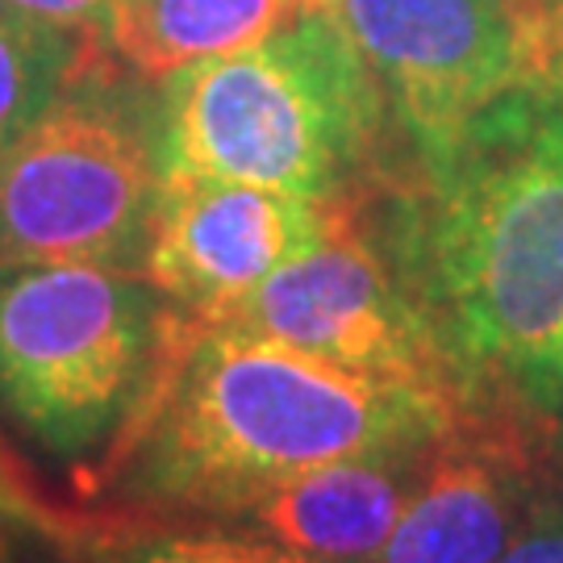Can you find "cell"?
Returning a JSON list of instances; mask_svg holds the SVG:
<instances>
[{"label": "cell", "instance_id": "6da1fadb", "mask_svg": "<svg viewBox=\"0 0 563 563\" xmlns=\"http://www.w3.org/2000/svg\"><path fill=\"white\" fill-rule=\"evenodd\" d=\"M422 176L405 267L463 401L563 422V80L505 92Z\"/></svg>", "mask_w": 563, "mask_h": 563}, {"label": "cell", "instance_id": "7a4b0ae2", "mask_svg": "<svg viewBox=\"0 0 563 563\" xmlns=\"http://www.w3.org/2000/svg\"><path fill=\"white\" fill-rule=\"evenodd\" d=\"M463 409L430 384L351 372L188 318L104 497L142 514L218 522L309 467L426 451Z\"/></svg>", "mask_w": 563, "mask_h": 563}, {"label": "cell", "instance_id": "3957f363", "mask_svg": "<svg viewBox=\"0 0 563 563\" xmlns=\"http://www.w3.org/2000/svg\"><path fill=\"white\" fill-rule=\"evenodd\" d=\"M184 322L188 313L142 272L0 267V418L80 497H104L159 397Z\"/></svg>", "mask_w": 563, "mask_h": 563}, {"label": "cell", "instance_id": "277c9868", "mask_svg": "<svg viewBox=\"0 0 563 563\" xmlns=\"http://www.w3.org/2000/svg\"><path fill=\"white\" fill-rule=\"evenodd\" d=\"M384 88L334 9L313 0L263 42L159 80L163 172L339 201L367 167Z\"/></svg>", "mask_w": 563, "mask_h": 563}, {"label": "cell", "instance_id": "5b68a950", "mask_svg": "<svg viewBox=\"0 0 563 563\" xmlns=\"http://www.w3.org/2000/svg\"><path fill=\"white\" fill-rule=\"evenodd\" d=\"M159 192L155 101H139L97 59L0 163V267L142 272Z\"/></svg>", "mask_w": 563, "mask_h": 563}, {"label": "cell", "instance_id": "8992f818", "mask_svg": "<svg viewBox=\"0 0 563 563\" xmlns=\"http://www.w3.org/2000/svg\"><path fill=\"white\" fill-rule=\"evenodd\" d=\"M360 46L418 163L505 92L563 80V0H325Z\"/></svg>", "mask_w": 563, "mask_h": 563}, {"label": "cell", "instance_id": "52a82bcc", "mask_svg": "<svg viewBox=\"0 0 563 563\" xmlns=\"http://www.w3.org/2000/svg\"><path fill=\"white\" fill-rule=\"evenodd\" d=\"M218 325L351 372L430 384L463 401L409 267H397L367 239L346 197L322 239L272 272L255 292H246Z\"/></svg>", "mask_w": 563, "mask_h": 563}, {"label": "cell", "instance_id": "ba28073f", "mask_svg": "<svg viewBox=\"0 0 563 563\" xmlns=\"http://www.w3.org/2000/svg\"><path fill=\"white\" fill-rule=\"evenodd\" d=\"M339 201L163 172L142 276L188 318L218 322L272 272L322 239Z\"/></svg>", "mask_w": 563, "mask_h": 563}, {"label": "cell", "instance_id": "9c48e42d", "mask_svg": "<svg viewBox=\"0 0 563 563\" xmlns=\"http://www.w3.org/2000/svg\"><path fill=\"white\" fill-rule=\"evenodd\" d=\"M551 467L522 422L460 413L430 446L422 481L372 563H497L534 514Z\"/></svg>", "mask_w": 563, "mask_h": 563}, {"label": "cell", "instance_id": "30bf717a", "mask_svg": "<svg viewBox=\"0 0 563 563\" xmlns=\"http://www.w3.org/2000/svg\"><path fill=\"white\" fill-rule=\"evenodd\" d=\"M426 451L342 460L267 484L251 501L218 518L230 530L255 534L318 563H372L401 522L422 481Z\"/></svg>", "mask_w": 563, "mask_h": 563}, {"label": "cell", "instance_id": "8fae6325", "mask_svg": "<svg viewBox=\"0 0 563 563\" xmlns=\"http://www.w3.org/2000/svg\"><path fill=\"white\" fill-rule=\"evenodd\" d=\"M313 0H121L109 42L142 80L222 59L276 34Z\"/></svg>", "mask_w": 563, "mask_h": 563}, {"label": "cell", "instance_id": "7c38bea8", "mask_svg": "<svg viewBox=\"0 0 563 563\" xmlns=\"http://www.w3.org/2000/svg\"><path fill=\"white\" fill-rule=\"evenodd\" d=\"M51 563H318L297 551L201 518H163L142 509L71 514L38 539Z\"/></svg>", "mask_w": 563, "mask_h": 563}, {"label": "cell", "instance_id": "4fadbf2b", "mask_svg": "<svg viewBox=\"0 0 563 563\" xmlns=\"http://www.w3.org/2000/svg\"><path fill=\"white\" fill-rule=\"evenodd\" d=\"M97 63V38L0 0V163Z\"/></svg>", "mask_w": 563, "mask_h": 563}, {"label": "cell", "instance_id": "5bb4252c", "mask_svg": "<svg viewBox=\"0 0 563 563\" xmlns=\"http://www.w3.org/2000/svg\"><path fill=\"white\" fill-rule=\"evenodd\" d=\"M497 563H563V467H551L534 514Z\"/></svg>", "mask_w": 563, "mask_h": 563}, {"label": "cell", "instance_id": "9a60e30c", "mask_svg": "<svg viewBox=\"0 0 563 563\" xmlns=\"http://www.w3.org/2000/svg\"><path fill=\"white\" fill-rule=\"evenodd\" d=\"M63 518H67V509L46 501L38 488L25 481L18 460L0 446V530H21V534L46 539V534H55Z\"/></svg>", "mask_w": 563, "mask_h": 563}, {"label": "cell", "instance_id": "2e32d148", "mask_svg": "<svg viewBox=\"0 0 563 563\" xmlns=\"http://www.w3.org/2000/svg\"><path fill=\"white\" fill-rule=\"evenodd\" d=\"M9 4L21 9V13H34L42 21L92 34V38H109L121 0H9Z\"/></svg>", "mask_w": 563, "mask_h": 563}, {"label": "cell", "instance_id": "e0dca14e", "mask_svg": "<svg viewBox=\"0 0 563 563\" xmlns=\"http://www.w3.org/2000/svg\"><path fill=\"white\" fill-rule=\"evenodd\" d=\"M0 563H4V555H0Z\"/></svg>", "mask_w": 563, "mask_h": 563}]
</instances>
